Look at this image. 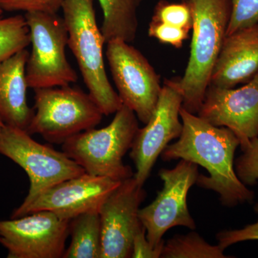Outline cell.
<instances>
[{"mask_svg": "<svg viewBox=\"0 0 258 258\" xmlns=\"http://www.w3.org/2000/svg\"><path fill=\"white\" fill-rule=\"evenodd\" d=\"M182 103L180 78L164 80L154 113L145 126L137 131L131 149L130 157L136 167L134 177L140 186H144L153 166L169 142L181 135L183 124L180 109Z\"/></svg>", "mask_w": 258, "mask_h": 258, "instance_id": "obj_10", "label": "cell"}, {"mask_svg": "<svg viewBox=\"0 0 258 258\" xmlns=\"http://www.w3.org/2000/svg\"><path fill=\"white\" fill-rule=\"evenodd\" d=\"M114 114L104 128L89 129L68 139L62 151L86 174L122 181L134 176L123 158L132 149L139 128L138 118L125 105Z\"/></svg>", "mask_w": 258, "mask_h": 258, "instance_id": "obj_4", "label": "cell"}, {"mask_svg": "<svg viewBox=\"0 0 258 258\" xmlns=\"http://www.w3.org/2000/svg\"><path fill=\"white\" fill-rule=\"evenodd\" d=\"M224 249L212 245L197 232L187 235H176L163 245L162 258H226Z\"/></svg>", "mask_w": 258, "mask_h": 258, "instance_id": "obj_19", "label": "cell"}, {"mask_svg": "<svg viewBox=\"0 0 258 258\" xmlns=\"http://www.w3.org/2000/svg\"><path fill=\"white\" fill-rule=\"evenodd\" d=\"M106 55L123 105L146 124L154 113L162 86L149 61L129 42L119 38L107 42Z\"/></svg>", "mask_w": 258, "mask_h": 258, "instance_id": "obj_8", "label": "cell"}, {"mask_svg": "<svg viewBox=\"0 0 258 258\" xmlns=\"http://www.w3.org/2000/svg\"><path fill=\"white\" fill-rule=\"evenodd\" d=\"M30 45V34L25 15L0 16V62Z\"/></svg>", "mask_w": 258, "mask_h": 258, "instance_id": "obj_20", "label": "cell"}, {"mask_svg": "<svg viewBox=\"0 0 258 258\" xmlns=\"http://www.w3.org/2000/svg\"><path fill=\"white\" fill-rule=\"evenodd\" d=\"M35 91L33 116L26 132L38 134L51 144L96 128L103 113L89 93L71 86L38 88Z\"/></svg>", "mask_w": 258, "mask_h": 258, "instance_id": "obj_5", "label": "cell"}, {"mask_svg": "<svg viewBox=\"0 0 258 258\" xmlns=\"http://www.w3.org/2000/svg\"><path fill=\"white\" fill-rule=\"evenodd\" d=\"M232 11L227 35L258 23V0H231Z\"/></svg>", "mask_w": 258, "mask_h": 258, "instance_id": "obj_23", "label": "cell"}, {"mask_svg": "<svg viewBox=\"0 0 258 258\" xmlns=\"http://www.w3.org/2000/svg\"><path fill=\"white\" fill-rule=\"evenodd\" d=\"M151 21L166 24L190 31L194 23L192 8L189 0H182L181 3L160 0L154 8Z\"/></svg>", "mask_w": 258, "mask_h": 258, "instance_id": "obj_21", "label": "cell"}, {"mask_svg": "<svg viewBox=\"0 0 258 258\" xmlns=\"http://www.w3.org/2000/svg\"><path fill=\"white\" fill-rule=\"evenodd\" d=\"M69 45L88 93L103 115L114 114L123 106L107 76L103 57L104 37L98 28L93 0H64L62 8Z\"/></svg>", "mask_w": 258, "mask_h": 258, "instance_id": "obj_3", "label": "cell"}, {"mask_svg": "<svg viewBox=\"0 0 258 258\" xmlns=\"http://www.w3.org/2000/svg\"><path fill=\"white\" fill-rule=\"evenodd\" d=\"M164 245V244H163ZM163 245L154 248L147 238V232L144 227H142L136 234L132 246V258H159L161 257Z\"/></svg>", "mask_w": 258, "mask_h": 258, "instance_id": "obj_27", "label": "cell"}, {"mask_svg": "<svg viewBox=\"0 0 258 258\" xmlns=\"http://www.w3.org/2000/svg\"><path fill=\"white\" fill-rule=\"evenodd\" d=\"M235 162L236 174L246 186H253L258 180V137L251 139Z\"/></svg>", "mask_w": 258, "mask_h": 258, "instance_id": "obj_22", "label": "cell"}, {"mask_svg": "<svg viewBox=\"0 0 258 258\" xmlns=\"http://www.w3.org/2000/svg\"><path fill=\"white\" fill-rule=\"evenodd\" d=\"M64 0H0L3 12H40L57 14Z\"/></svg>", "mask_w": 258, "mask_h": 258, "instance_id": "obj_24", "label": "cell"}, {"mask_svg": "<svg viewBox=\"0 0 258 258\" xmlns=\"http://www.w3.org/2000/svg\"><path fill=\"white\" fill-rule=\"evenodd\" d=\"M147 196L135 178L123 180L102 204L101 258H128L136 234L142 227L140 206Z\"/></svg>", "mask_w": 258, "mask_h": 258, "instance_id": "obj_13", "label": "cell"}, {"mask_svg": "<svg viewBox=\"0 0 258 258\" xmlns=\"http://www.w3.org/2000/svg\"><path fill=\"white\" fill-rule=\"evenodd\" d=\"M25 18L32 45L25 69L28 88L60 87L77 82L79 76L66 55L69 34L63 18L40 12L25 13Z\"/></svg>", "mask_w": 258, "mask_h": 258, "instance_id": "obj_6", "label": "cell"}, {"mask_svg": "<svg viewBox=\"0 0 258 258\" xmlns=\"http://www.w3.org/2000/svg\"><path fill=\"white\" fill-rule=\"evenodd\" d=\"M183 129L179 140L161 153L164 161L184 159L203 166L209 176L199 174L196 184L220 195L222 205L233 208L254 199V192L236 174L235 154L240 143L227 127L212 125L183 107L180 109Z\"/></svg>", "mask_w": 258, "mask_h": 258, "instance_id": "obj_1", "label": "cell"}, {"mask_svg": "<svg viewBox=\"0 0 258 258\" xmlns=\"http://www.w3.org/2000/svg\"><path fill=\"white\" fill-rule=\"evenodd\" d=\"M70 222L50 211L0 220V243L8 258H63Z\"/></svg>", "mask_w": 258, "mask_h": 258, "instance_id": "obj_11", "label": "cell"}, {"mask_svg": "<svg viewBox=\"0 0 258 258\" xmlns=\"http://www.w3.org/2000/svg\"><path fill=\"white\" fill-rule=\"evenodd\" d=\"M197 115L215 126L230 128L243 149L258 137V72L240 88L210 85Z\"/></svg>", "mask_w": 258, "mask_h": 258, "instance_id": "obj_14", "label": "cell"}, {"mask_svg": "<svg viewBox=\"0 0 258 258\" xmlns=\"http://www.w3.org/2000/svg\"><path fill=\"white\" fill-rule=\"evenodd\" d=\"M98 1L103 13L100 28L106 43L114 38L133 42L138 32V10L144 0Z\"/></svg>", "mask_w": 258, "mask_h": 258, "instance_id": "obj_17", "label": "cell"}, {"mask_svg": "<svg viewBox=\"0 0 258 258\" xmlns=\"http://www.w3.org/2000/svg\"><path fill=\"white\" fill-rule=\"evenodd\" d=\"M3 125H4V124H3V123H2L1 121H0V130H1V128H3Z\"/></svg>", "mask_w": 258, "mask_h": 258, "instance_id": "obj_28", "label": "cell"}, {"mask_svg": "<svg viewBox=\"0 0 258 258\" xmlns=\"http://www.w3.org/2000/svg\"><path fill=\"white\" fill-rule=\"evenodd\" d=\"M71 244L63 258H101V227L99 212L81 214L70 222Z\"/></svg>", "mask_w": 258, "mask_h": 258, "instance_id": "obj_18", "label": "cell"}, {"mask_svg": "<svg viewBox=\"0 0 258 258\" xmlns=\"http://www.w3.org/2000/svg\"><path fill=\"white\" fill-rule=\"evenodd\" d=\"M28 56V51L24 49L0 62V121L25 131L35 113L27 102Z\"/></svg>", "mask_w": 258, "mask_h": 258, "instance_id": "obj_16", "label": "cell"}, {"mask_svg": "<svg viewBox=\"0 0 258 258\" xmlns=\"http://www.w3.org/2000/svg\"><path fill=\"white\" fill-rule=\"evenodd\" d=\"M258 72V23L227 35L212 72L210 84L235 88Z\"/></svg>", "mask_w": 258, "mask_h": 258, "instance_id": "obj_15", "label": "cell"}, {"mask_svg": "<svg viewBox=\"0 0 258 258\" xmlns=\"http://www.w3.org/2000/svg\"><path fill=\"white\" fill-rule=\"evenodd\" d=\"M121 181L104 176L82 175L64 180L40 193L28 205H20L12 214L19 218L39 211H50L71 220L86 212H99L102 204Z\"/></svg>", "mask_w": 258, "mask_h": 258, "instance_id": "obj_12", "label": "cell"}, {"mask_svg": "<svg viewBox=\"0 0 258 258\" xmlns=\"http://www.w3.org/2000/svg\"><path fill=\"white\" fill-rule=\"evenodd\" d=\"M199 174L198 164L184 159H181L173 169L159 170L164 187L154 202L139 211L147 240L154 248L164 244L163 235L172 227L182 226L190 230L196 229L186 198L190 188L196 184Z\"/></svg>", "mask_w": 258, "mask_h": 258, "instance_id": "obj_9", "label": "cell"}, {"mask_svg": "<svg viewBox=\"0 0 258 258\" xmlns=\"http://www.w3.org/2000/svg\"><path fill=\"white\" fill-rule=\"evenodd\" d=\"M258 215V203L254 206ZM218 245L224 250L234 244L248 240H258V220L253 224L245 226L239 230H224L217 235Z\"/></svg>", "mask_w": 258, "mask_h": 258, "instance_id": "obj_26", "label": "cell"}, {"mask_svg": "<svg viewBox=\"0 0 258 258\" xmlns=\"http://www.w3.org/2000/svg\"><path fill=\"white\" fill-rule=\"evenodd\" d=\"M0 154L14 161L28 174L30 189L22 206L50 186L86 173L62 151L38 143L26 131L16 127L4 125L0 130Z\"/></svg>", "mask_w": 258, "mask_h": 258, "instance_id": "obj_7", "label": "cell"}, {"mask_svg": "<svg viewBox=\"0 0 258 258\" xmlns=\"http://www.w3.org/2000/svg\"><path fill=\"white\" fill-rule=\"evenodd\" d=\"M194 23L187 66L180 86L182 107L198 114L210 86L230 23L231 0H189Z\"/></svg>", "mask_w": 258, "mask_h": 258, "instance_id": "obj_2", "label": "cell"}, {"mask_svg": "<svg viewBox=\"0 0 258 258\" xmlns=\"http://www.w3.org/2000/svg\"><path fill=\"white\" fill-rule=\"evenodd\" d=\"M3 13H4V12H3V10H2L1 8H0V16H2V15L3 14Z\"/></svg>", "mask_w": 258, "mask_h": 258, "instance_id": "obj_29", "label": "cell"}, {"mask_svg": "<svg viewBox=\"0 0 258 258\" xmlns=\"http://www.w3.org/2000/svg\"><path fill=\"white\" fill-rule=\"evenodd\" d=\"M189 30L171 26L166 24L151 21L148 35L161 43L168 44L175 48H181L189 37Z\"/></svg>", "mask_w": 258, "mask_h": 258, "instance_id": "obj_25", "label": "cell"}]
</instances>
